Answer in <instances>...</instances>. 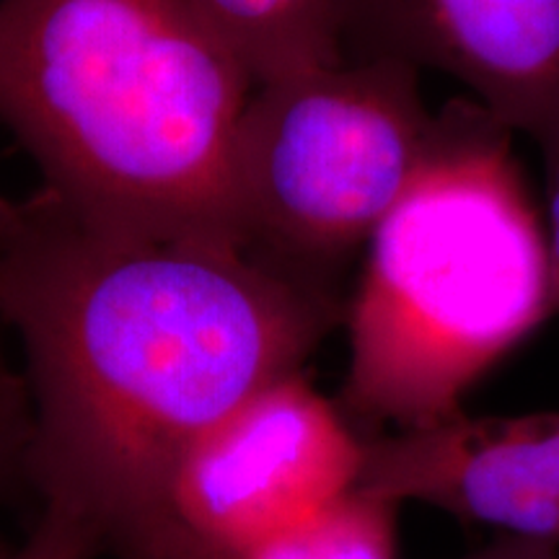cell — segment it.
<instances>
[{
	"mask_svg": "<svg viewBox=\"0 0 559 559\" xmlns=\"http://www.w3.org/2000/svg\"><path fill=\"white\" fill-rule=\"evenodd\" d=\"M0 317L26 360L24 474L122 557L192 440L300 373L345 298L236 243L104 234L39 194L0 202Z\"/></svg>",
	"mask_w": 559,
	"mask_h": 559,
	"instance_id": "cell-1",
	"label": "cell"
},
{
	"mask_svg": "<svg viewBox=\"0 0 559 559\" xmlns=\"http://www.w3.org/2000/svg\"><path fill=\"white\" fill-rule=\"evenodd\" d=\"M251 91L192 0H0V122L41 194L104 234L241 247Z\"/></svg>",
	"mask_w": 559,
	"mask_h": 559,
	"instance_id": "cell-2",
	"label": "cell"
},
{
	"mask_svg": "<svg viewBox=\"0 0 559 559\" xmlns=\"http://www.w3.org/2000/svg\"><path fill=\"white\" fill-rule=\"evenodd\" d=\"M513 135L474 99L445 104L362 249L337 402L362 438L464 415L474 383L557 313L547 226Z\"/></svg>",
	"mask_w": 559,
	"mask_h": 559,
	"instance_id": "cell-3",
	"label": "cell"
},
{
	"mask_svg": "<svg viewBox=\"0 0 559 559\" xmlns=\"http://www.w3.org/2000/svg\"><path fill=\"white\" fill-rule=\"evenodd\" d=\"M432 135L419 70L402 62L342 60L260 83L236 140L241 247L342 298V275L415 179Z\"/></svg>",
	"mask_w": 559,
	"mask_h": 559,
	"instance_id": "cell-4",
	"label": "cell"
},
{
	"mask_svg": "<svg viewBox=\"0 0 559 559\" xmlns=\"http://www.w3.org/2000/svg\"><path fill=\"white\" fill-rule=\"evenodd\" d=\"M362 461L340 404L285 376L192 440L122 559H236L358 487Z\"/></svg>",
	"mask_w": 559,
	"mask_h": 559,
	"instance_id": "cell-5",
	"label": "cell"
},
{
	"mask_svg": "<svg viewBox=\"0 0 559 559\" xmlns=\"http://www.w3.org/2000/svg\"><path fill=\"white\" fill-rule=\"evenodd\" d=\"M345 60H391L464 83L539 148L559 138V0H340Z\"/></svg>",
	"mask_w": 559,
	"mask_h": 559,
	"instance_id": "cell-6",
	"label": "cell"
},
{
	"mask_svg": "<svg viewBox=\"0 0 559 559\" xmlns=\"http://www.w3.org/2000/svg\"><path fill=\"white\" fill-rule=\"evenodd\" d=\"M358 485L396 506L425 502L559 549V412L459 415L438 428L366 438Z\"/></svg>",
	"mask_w": 559,
	"mask_h": 559,
	"instance_id": "cell-7",
	"label": "cell"
},
{
	"mask_svg": "<svg viewBox=\"0 0 559 559\" xmlns=\"http://www.w3.org/2000/svg\"><path fill=\"white\" fill-rule=\"evenodd\" d=\"M260 83L337 66L342 55L340 0H192Z\"/></svg>",
	"mask_w": 559,
	"mask_h": 559,
	"instance_id": "cell-8",
	"label": "cell"
},
{
	"mask_svg": "<svg viewBox=\"0 0 559 559\" xmlns=\"http://www.w3.org/2000/svg\"><path fill=\"white\" fill-rule=\"evenodd\" d=\"M400 506L360 485L236 559H400Z\"/></svg>",
	"mask_w": 559,
	"mask_h": 559,
	"instance_id": "cell-9",
	"label": "cell"
},
{
	"mask_svg": "<svg viewBox=\"0 0 559 559\" xmlns=\"http://www.w3.org/2000/svg\"><path fill=\"white\" fill-rule=\"evenodd\" d=\"M104 544L96 528L62 508L45 506L37 528L9 559H96Z\"/></svg>",
	"mask_w": 559,
	"mask_h": 559,
	"instance_id": "cell-10",
	"label": "cell"
},
{
	"mask_svg": "<svg viewBox=\"0 0 559 559\" xmlns=\"http://www.w3.org/2000/svg\"><path fill=\"white\" fill-rule=\"evenodd\" d=\"M544 164H547V200H544V226H547L551 277H555V311L559 313V138L549 148H544Z\"/></svg>",
	"mask_w": 559,
	"mask_h": 559,
	"instance_id": "cell-11",
	"label": "cell"
},
{
	"mask_svg": "<svg viewBox=\"0 0 559 559\" xmlns=\"http://www.w3.org/2000/svg\"><path fill=\"white\" fill-rule=\"evenodd\" d=\"M26 456V430L11 428L0 430V495L9 487L13 474L24 472Z\"/></svg>",
	"mask_w": 559,
	"mask_h": 559,
	"instance_id": "cell-12",
	"label": "cell"
},
{
	"mask_svg": "<svg viewBox=\"0 0 559 559\" xmlns=\"http://www.w3.org/2000/svg\"><path fill=\"white\" fill-rule=\"evenodd\" d=\"M24 425H29V419H26L24 386L11 381L9 376L0 370V430L24 428Z\"/></svg>",
	"mask_w": 559,
	"mask_h": 559,
	"instance_id": "cell-13",
	"label": "cell"
},
{
	"mask_svg": "<svg viewBox=\"0 0 559 559\" xmlns=\"http://www.w3.org/2000/svg\"><path fill=\"white\" fill-rule=\"evenodd\" d=\"M461 559H523V542L515 539H498L489 547L474 551V555H466Z\"/></svg>",
	"mask_w": 559,
	"mask_h": 559,
	"instance_id": "cell-14",
	"label": "cell"
},
{
	"mask_svg": "<svg viewBox=\"0 0 559 559\" xmlns=\"http://www.w3.org/2000/svg\"><path fill=\"white\" fill-rule=\"evenodd\" d=\"M523 559H559V549L544 547V544L523 542Z\"/></svg>",
	"mask_w": 559,
	"mask_h": 559,
	"instance_id": "cell-15",
	"label": "cell"
}]
</instances>
